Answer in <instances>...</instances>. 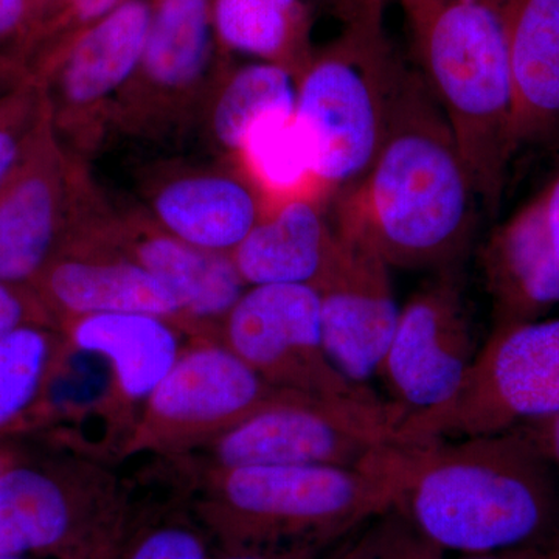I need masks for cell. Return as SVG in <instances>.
Returning a JSON list of instances; mask_svg holds the SVG:
<instances>
[{
  "mask_svg": "<svg viewBox=\"0 0 559 559\" xmlns=\"http://www.w3.org/2000/svg\"><path fill=\"white\" fill-rule=\"evenodd\" d=\"M443 554L393 506L326 559H443Z\"/></svg>",
  "mask_w": 559,
  "mask_h": 559,
  "instance_id": "f1b7e54d",
  "label": "cell"
},
{
  "mask_svg": "<svg viewBox=\"0 0 559 559\" xmlns=\"http://www.w3.org/2000/svg\"><path fill=\"white\" fill-rule=\"evenodd\" d=\"M46 5L47 0H0V55L31 60Z\"/></svg>",
  "mask_w": 559,
  "mask_h": 559,
  "instance_id": "4dcf8cb0",
  "label": "cell"
},
{
  "mask_svg": "<svg viewBox=\"0 0 559 559\" xmlns=\"http://www.w3.org/2000/svg\"><path fill=\"white\" fill-rule=\"evenodd\" d=\"M558 474L520 429L418 447L396 506L441 551L533 550L559 516Z\"/></svg>",
  "mask_w": 559,
  "mask_h": 559,
  "instance_id": "3957f363",
  "label": "cell"
},
{
  "mask_svg": "<svg viewBox=\"0 0 559 559\" xmlns=\"http://www.w3.org/2000/svg\"><path fill=\"white\" fill-rule=\"evenodd\" d=\"M213 0H154L142 60L110 123L143 138L186 130L207 110L227 68L213 28Z\"/></svg>",
  "mask_w": 559,
  "mask_h": 559,
  "instance_id": "8fae6325",
  "label": "cell"
},
{
  "mask_svg": "<svg viewBox=\"0 0 559 559\" xmlns=\"http://www.w3.org/2000/svg\"><path fill=\"white\" fill-rule=\"evenodd\" d=\"M271 2L278 3V5H283V7L304 5V0H271Z\"/></svg>",
  "mask_w": 559,
  "mask_h": 559,
  "instance_id": "ab89813d",
  "label": "cell"
},
{
  "mask_svg": "<svg viewBox=\"0 0 559 559\" xmlns=\"http://www.w3.org/2000/svg\"><path fill=\"white\" fill-rule=\"evenodd\" d=\"M213 28L221 49L272 62L299 76L310 60L311 17L307 5L271 0H213Z\"/></svg>",
  "mask_w": 559,
  "mask_h": 559,
  "instance_id": "603a6c76",
  "label": "cell"
},
{
  "mask_svg": "<svg viewBox=\"0 0 559 559\" xmlns=\"http://www.w3.org/2000/svg\"><path fill=\"white\" fill-rule=\"evenodd\" d=\"M426 84L476 187L496 212L518 150L514 86L502 21L491 0H400Z\"/></svg>",
  "mask_w": 559,
  "mask_h": 559,
  "instance_id": "277c9868",
  "label": "cell"
},
{
  "mask_svg": "<svg viewBox=\"0 0 559 559\" xmlns=\"http://www.w3.org/2000/svg\"><path fill=\"white\" fill-rule=\"evenodd\" d=\"M465 559H544L535 550L506 551V554L477 555Z\"/></svg>",
  "mask_w": 559,
  "mask_h": 559,
  "instance_id": "8d00e7d4",
  "label": "cell"
},
{
  "mask_svg": "<svg viewBox=\"0 0 559 559\" xmlns=\"http://www.w3.org/2000/svg\"><path fill=\"white\" fill-rule=\"evenodd\" d=\"M25 325L58 326L32 286L0 280V341Z\"/></svg>",
  "mask_w": 559,
  "mask_h": 559,
  "instance_id": "1f68e13d",
  "label": "cell"
},
{
  "mask_svg": "<svg viewBox=\"0 0 559 559\" xmlns=\"http://www.w3.org/2000/svg\"><path fill=\"white\" fill-rule=\"evenodd\" d=\"M212 546L207 530L191 510L189 484L180 471L178 484L164 503L135 506L130 485L116 559H212Z\"/></svg>",
  "mask_w": 559,
  "mask_h": 559,
  "instance_id": "4316f807",
  "label": "cell"
},
{
  "mask_svg": "<svg viewBox=\"0 0 559 559\" xmlns=\"http://www.w3.org/2000/svg\"><path fill=\"white\" fill-rule=\"evenodd\" d=\"M121 2L123 0H47L46 14L36 36L31 62L39 51L70 33L100 20Z\"/></svg>",
  "mask_w": 559,
  "mask_h": 559,
  "instance_id": "f546056e",
  "label": "cell"
},
{
  "mask_svg": "<svg viewBox=\"0 0 559 559\" xmlns=\"http://www.w3.org/2000/svg\"><path fill=\"white\" fill-rule=\"evenodd\" d=\"M20 457V452L13 450L9 444H0V474L9 468L10 465H13Z\"/></svg>",
  "mask_w": 559,
  "mask_h": 559,
  "instance_id": "74e56055",
  "label": "cell"
},
{
  "mask_svg": "<svg viewBox=\"0 0 559 559\" xmlns=\"http://www.w3.org/2000/svg\"><path fill=\"white\" fill-rule=\"evenodd\" d=\"M108 212L84 159L62 145L51 123L0 191V280L31 286Z\"/></svg>",
  "mask_w": 559,
  "mask_h": 559,
  "instance_id": "7c38bea8",
  "label": "cell"
},
{
  "mask_svg": "<svg viewBox=\"0 0 559 559\" xmlns=\"http://www.w3.org/2000/svg\"><path fill=\"white\" fill-rule=\"evenodd\" d=\"M559 414V318L492 330L457 392L401 425L406 447L495 436Z\"/></svg>",
  "mask_w": 559,
  "mask_h": 559,
  "instance_id": "ba28073f",
  "label": "cell"
},
{
  "mask_svg": "<svg viewBox=\"0 0 559 559\" xmlns=\"http://www.w3.org/2000/svg\"><path fill=\"white\" fill-rule=\"evenodd\" d=\"M219 342L277 389L311 396L371 392L347 380L331 360L312 286H249L224 319Z\"/></svg>",
  "mask_w": 559,
  "mask_h": 559,
  "instance_id": "4fadbf2b",
  "label": "cell"
},
{
  "mask_svg": "<svg viewBox=\"0 0 559 559\" xmlns=\"http://www.w3.org/2000/svg\"><path fill=\"white\" fill-rule=\"evenodd\" d=\"M329 544H296L271 549L218 550L212 559H320Z\"/></svg>",
  "mask_w": 559,
  "mask_h": 559,
  "instance_id": "d6a6232c",
  "label": "cell"
},
{
  "mask_svg": "<svg viewBox=\"0 0 559 559\" xmlns=\"http://www.w3.org/2000/svg\"><path fill=\"white\" fill-rule=\"evenodd\" d=\"M31 286L58 326L83 316L143 312L170 320L193 337L167 286L109 246L98 230L70 241Z\"/></svg>",
  "mask_w": 559,
  "mask_h": 559,
  "instance_id": "e0dca14e",
  "label": "cell"
},
{
  "mask_svg": "<svg viewBox=\"0 0 559 559\" xmlns=\"http://www.w3.org/2000/svg\"><path fill=\"white\" fill-rule=\"evenodd\" d=\"M58 329L70 348L108 362L110 384L102 411L110 419L109 430L121 433V452L151 393L189 347L183 344L189 334L170 320L143 312L83 316L66 320Z\"/></svg>",
  "mask_w": 559,
  "mask_h": 559,
  "instance_id": "2e32d148",
  "label": "cell"
},
{
  "mask_svg": "<svg viewBox=\"0 0 559 559\" xmlns=\"http://www.w3.org/2000/svg\"><path fill=\"white\" fill-rule=\"evenodd\" d=\"M150 216L194 248L231 253L267 213L259 190L240 170L183 171L150 191Z\"/></svg>",
  "mask_w": 559,
  "mask_h": 559,
  "instance_id": "ffe728a7",
  "label": "cell"
},
{
  "mask_svg": "<svg viewBox=\"0 0 559 559\" xmlns=\"http://www.w3.org/2000/svg\"><path fill=\"white\" fill-rule=\"evenodd\" d=\"M498 10L514 86L518 148L559 128V0H491Z\"/></svg>",
  "mask_w": 559,
  "mask_h": 559,
  "instance_id": "44dd1931",
  "label": "cell"
},
{
  "mask_svg": "<svg viewBox=\"0 0 559 559\" xmlns=\"http://www.w3.org/2000/svg\"><path fill=\"white\" fill-rule=\"evenodd\" d=\"M130 484L98 460H21L0 474V555L94 559L119 536Z\"/></svg>",
  "mask_w": 559,
  "mask_h": 559,
  "instance_id": "52a82bcc",
  "label": "cell"
},
{
  "mask_svg": "<svg viewBox=\"0 0 559 559\" xmlns=\"http://www.w3.org/2000/svg\"><path fill=\"white\" fill-rule=\"evenodd\" d=\"M70 352L62 331L51 325H25L0 341V433L38 406Z\"/></svg>",
  "mask_w": 559,
  "mask_h": 559,
  "instance_id": "484cf974",
  "label": "cell"
},
{
  "mask_svg": "<svg viewBox=\"0 0 559 559\" xmlns=\"http://www.w3.org/2000/svg\"><path fill=\"white\" fill-rule=\"evenodd\" d=\"M153 13L154 0H123L31 62L58 139L81 159L97 148L112 121L116 103L142 60Z\"/></svg>",
  "mask_w": 559,
  "mask_h": 559,
  "instance_id": "30bf717a",
  "label": "cell"
},
{
  "mask_svg": "<svg viewBox=\"0 0 559 559\" xmlns=\"http://www.w3.org/2000/svg\"><path fill=\"white\" fill-rule=\"evenodd\" d=\"M481 270L491 300L492 330L549 318L559 307V261L540 197L492 231Z\"/></svg>",
  "mask_w": 559,
  "mask_h": 559,
  "instance_id": "d6986e66",
  "label": "cell"
},
{
  "mask_svg": "<svg viewBox=\"0 0 559 559\" xmlns=\"http://www.w3.org/2000/svg\"><path fill=\"white\" fill-rule=\"evenodd\" d=\"M94 559H116V544H110L108 549L103 550Z\"/></svg>",
  "mask_w": 559,
  "mask_h": 559,
  "instance_id": "f35d334b",
  "label": "cell"
},
{
  "mask_svg": "<svg viewBox=\"0 0 559 559\" xmlns=\"http://www.w3.org/2000/svg\"><path fill=\"white\" fill-rule=\"evenodd\" d=\"M476 358L459 270L415 293L400 310L380 374L406 417L433 409L457 392Z\"/></svg>",
  "mask_w": 559,
  "mask_h": 559,
  "instance_id": "5bb4252c",
  "label": "cell"
},
{
  "mask_svg": "<svg viewBox=\"0 0 559 559\" xmlns=\"http://www.w3.org/2000/svg\"><path fill=\"white\" fill-rule=\"evenodd\" d=\"M296 97L297 76L282 66L257 61L226 69L205 110L210 138L235 157L261 120L296 112Z\"/></svg>",
  "mask_w": 559,
  "mask_h": 559,
  "instance_id": "cb8c5ba5",
  "label": "cell"
},
{
  "mask_svg": "<svg viewBox=\"0 0 559 559\" xmlns=\"http://www.w3.org/2000/svg\"><path fill=\"white\" fill-rule=\"evenodd\" d=\"M0 559H28V557H11V555H0Z\"/></svg>",
  "mask_w": 559,
  "mask_h": 559,
  "instance_id": "60d3db41",
  "label": "cell"
},
{
  "mask_svg": "<svg viewBox=\"0 0 559 559\" xmlns=\"http://www.w3.org/2000/svg\"><path fill=\"white\" fill-rule=\"evenodd\" d=\"M103 230L109 246L167 286L194 340L219 341L224 319L249 288L231 253L187 245L160 229L145 213H112Z\"/></svg>",
  "mask_w": 559,
  "mask_h": 559,
  "instance_id": "ac0fdd59",
  "label": "cell"
},
{
  "mask_svg": "<svg viewBox=\"0 0 559 559\" xmlns=\"http://www.w3.org/2000/svg\"><path fill=\"white\" fill-rule=\"evenodd\" d=\"M336 234L318 290L323 342L337 370L355 384L380 374L399 322L390 266L366 242Z\"/></svg>",
  "mask_w": 559,
  "mask_h": 559,
  "instance_id": "9a60e30c",
  "label": "cell"
},
{
  "mask_svg": "<svg viewBox=\"0 0 559 559\" xmlns=\"http://www.w3.org/2000/svg\"><path fill=\"white\" fill-rule=\"evenodd\" d=\"M551 246L559 261V175L539 193Z\"/></svg>",
  "mask_w": 559,
  "mask_h": 559,
  "instance_id": "d590c367",
  "label": "cell"
},
{
  "mask_svg": "<svg viewBox=\"0 0 559 559\" xmlns=\"http://www.w3.org/2000/svg\"><path fill=\"white\" fill-rule=\"evenodd\" d=\"M406 415L373 392L290 393L240 426L178 457L197 469L255 465L362 466L396 447Z\"/></svg>",
  "mask_w": 559,
  "mask_h": 559,
  "instance_id": "8992f818",
  "label": "cell"
},
{
  "mask_svg": "<svg viewBox=\"0 0 559 559\" xmlns=\"http://www.w3.org/2000/svg\"><path fill=\"white\" fill-rule=\"evenodd\" d=\"M290 393L264 381L219 341H191L151 393L120 455L182 457Z\"/></svg>",
  "mask_w": 559,
  "mask_h": 559,
  "instance_id": "9c48e42d",
  "label": "cell"
},
{
  "mask_svg": "<svg viewBox=\"0 0 559 559\" xmlns=\"http://www.w3.org/2000/svg\"><path fill=\"white\" fill-rule=\"evenodd\" d=\"M344 11V31L297 76L296 120L323 200L369 170L406 70L385 36L384 0H349Z\"/></svg>",
  "mask_w": 559,
  "mask_h": 559,
  "instance_id": "5b68a950",
  "label": "cell"
},
{
  "mask_svg": "<svg viewBox=\"0 0 559 559\" xmlns=\"http://www.w3.org/2000/svg\"><path fill=\"white\" fill-rule=\"evenodd\" d=\"M334 241L336 234L323 216L322 202L296 198L271 209L231 259L248 286H314L329 264Z\"/></svg>",
  "mask_w": 559,
  "mask_h": 559,
  "instance_id": "7402d4cb",
  "label": "cell"
},
{
  "mask_svg": "<svg viewBox=\"0 0 559 559\" xmlns=\"http://www.w3.org/2000/svg\"><path fill=\"white\" fill-rule=\"evenodd\" d=\"M33 76L31 66L20 55H0V108Z\"/></svg>",
  "mask_w": 559,
  "mask_h": 559,
  "instance_id": "e575fe53",
  "label": "cell"
},
{
  "mask_svg": "<svg viewBox=\"0 0 559 559\" xmlns=\"http://www.w3.org/2000/svg\"><path fill=\"white\" fill-rule=\"evenodd\" d=\"M418 447L362 466L255 465L197 469L179 460L189 500L218 550L336 543L399 503Z\"/></svg>",
  "mask_w": 559,
  "mask_h": 559,
  "instance_id": "7a4b0ae2",
  "label": "cell"
},
{
  "mask_svg": "<svg viewBox=\"0 0 559 559\" xmlns=\"http://www.w3.org/2000/svg\"><path fill=\"white\" fill-rule=\"evenodd\" d=\"M333 200V229L366 242L390 267L459 270L480 200L423 76L404 70L377 157Z\"/></svg>",
  "mask_w": 559,
  "mask_h": 559,
  "instance_id": "6da1fadb",
  "label": "cell"
},
{
  "mask_svg": "<svg viewBox=\"0 0 559 559\" xmlns=\"http://www.w3.org/2000/svg\"><path fill=\"white\" fill-rule=\"evenodd\" d=\"M559 476V414L520 426Z\"/></svg>",
  "mask_w": 559,
  "mask_h": 559,
  "instance_id": "836d02e7",
  "label": "cell"
},
{
  "mask_svg": "<svg viewBox=\"0 0 559 559\" xmlns=\"http://www.w3.org/2000/svg\"><path fill=\"white\" fill-rule=\"evenodd\" d=\"M234 159L263 197L267 212L296 198L323 201L296 112L277 114L257 123Z\"/></svg>",
  "mask_w": 559,
  "mask_h": 559,
  "instance_id": "d4e9b609",
  "label": "cell"
},
{
  "mask_svg": "<svg viewBox=\"0 0 559 559\" xmlns=\"http://www.w3.org/2000/svg\"><path fill=\"white\" fill-rule=\"evenodd\" d=\"M50 124L46 91L33 75L0 108V191L20 170L22 162Z\"/></svg>",
  "mask_w": 559,
  "mask_h": 559,
  "instance_id": "83f0119b",
  "label": "cell"
}]
</instances>
